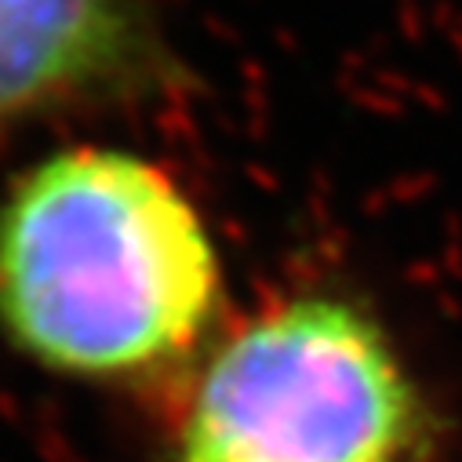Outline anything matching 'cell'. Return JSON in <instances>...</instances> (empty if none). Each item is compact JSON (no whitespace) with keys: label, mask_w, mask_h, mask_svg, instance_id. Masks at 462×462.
Instances as JSON below:
<instances>
[{"label":"cell","mask_w":462,"mask_h":462,"mask_svg":"<svg viewBox=\"0 0 462 462\" xmlns=\"http://www.w3.org/2000/svg\"><path fill=\"white\" fill-rule=\"evenodd\" d=\"M218 302L204 215L132 150H55L0 197V335L51 375L135 383L175 368Z\"/></svg>","instance_id":"6da1fadb"},{"label":"cell","mask_w":462,"mask_h":462,"mask_svg":"<svg viewBox=\"0 0 462 462\" xmlns=\"http://www.w3.org/2000/svg\"><path fill=\"white\" fill-rule=\"evenodd\" d=\"M426 397L357 302L288 295L200 361L171 462H422Z\"/></svg>","instance_id":"7a4b0ae2"},{"label":"cell","mask_w":462,"mask_h":462,"mask_svg":"<svg viewBox=\"0 0 462 462\" xmlns=\"http://www.w3.org/2000/svg\"><path fill=\"white\" fill-rule=\"evenodd\" d=\"M157 48V0H0V132L132 91Z\"/></svg>","instance_id":"3957f363"}]
</instances>
